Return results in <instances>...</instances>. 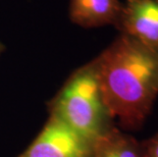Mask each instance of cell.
I'll return each mask as SVG.
<instances>
[{"instance_id":"cell-7","label":"cell","mask_w":158,"mask_h":157,"mask_svg":"<svg viewBox=\"0 0 158 157\" xmlns=\"http://www.w3.org/2000/svg\"><path fill=\"white\" fill-rule=\"evenodd\" d=\"M143 157H158V133L141 142Z\"/></svg>"},{"instance_id":"cell-1","label":"cell","mask_w":158,"mask_h":157,"mask_svg":"<svg viewBox=\"0 0 158 157\" xmlns=\"http://www.w3.org/2000/svg\"><path fill=\"white\" fill-rule=\"evenodd\" d=\"M93 61L112 119L127 131L140 129L158 96V51L119 33Z\"/></svg>"},{"instance_id":"cell-3","label":"cell","mask_w":158,"mask_h":157,"mask_svg":"<svg viewBox=\"0 0 158 157\" xmlns=\"http://www.w3.org/2000/svg\"><path fill=\"white\" fill-rule=\"evenodd\" d=\"M92 144L52 115L18 157H90Z\"/></svg>"},{"instance_id":"cell-8","label":"cell","mask_w":158,"mask_h":157,"mask_svg":"<svg viewBox=\"0 0 158 157\" xmlns=\"http://www.w3.org/2000/svg\"><path fill=\"white\" fill-rule=\"evenodd\" d=\"M5 50V46H4V44H3V43L0 41V54H1V53L4 51Z\"/></svg>"},{"instance_id":"cell-5","label":"cell","mask_w":158,"mask_h":157,"mask_svg":"<svg viewBox=\"0 0 158 157\" xmlns=\"http://www.w3.org/2000/svg\"><path fill=\"white\" fill-rule=\"evenodd\" d=\"M119 0H69V19L86 29L117 27L123 11Z\"/></svg>"},{"instance_id":"cell-6","label":"cell","mask_w":158,"mask_h":157,"mask_svg":"<svg viewBox=\"0 0 158 157\" xmlns=\"http://www.w3.org/2000/svg\"><path fill=\"white\" fill-rule=\"evenodd\" d=\"M90 157H143L141 142L113 126L92 144Z\"/></svg>"},{"instance_id":"cell-4","label":"cell","mask_w":158,"mask_h":157,"mask_svg":"<svg viewBox=\"0 0 158 157\" xmlns=\"http://www.w3.org/2000/svg\"><path fill=\"white\" fill-rule=\"evenodd\" d=\"M116 29L158 51V0H127Z\"/></svg>"},{"instance_id":"cell-2","label":"cell","mask_w":158,"mask_h":157,"mask_svg":"<svg viewBox=\"0 0 158 157\" xmlns=\"http://www.w3.org/2000/svg\"><path fill=\"white\" fill-rule=\"evenodd\" d=\"M49 115L93 144L114 121L104 102L94 61L76 69L48 103Z\"/></svg>"}]
</instances>
